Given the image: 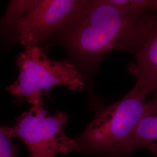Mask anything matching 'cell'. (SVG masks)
<instances>
[{
  "instance_id": "4",
  "label": "cell",
  "mask_w": 157,
  "mask_h": 157,
  "mask_svg": "<svg viewBox=\"0 0 157 157\" xmlns=\"http://www.w3.org/2000/svg\"><path fill=\"white\" fill-rule=\"evenodd\" d=\"M67 121V113L57 111L51 115L41 103L32 106L16 118L13 126H2V130L8 138L22 141L28 157H56L78 151L74 138L65 133Z\"/></svg>"
},
{
  "instance_id": "1",
  "label": "cell",
  "mask_w": 157,
  "mask_h": 157,
  "mask_svg": "<svg viewBox=\"0 0 157 157\" xmlns=\"http://www.w3.org/2000/svg\"><path fill=\"white\" fill-rule=\"evenodd\" d=\"M157 26V17L149 11H130L109 0H86L52 37L46 50L61 47L77 69H93L113 50L134 54Z\"/></svg>"
},
{
  "instance_id": "8",
  "label": "cell",
  "mask_w": 157,
  "mask_h": 157,
  "mask_svg": "<svg viewBox=\"0 0 157 157\" xmlns=\"http://www.w3.org/2000/svg\"><path fill=\"white\" fill-rule=\"evenodd\" d=\"M34 0H12L8 1L4 15L0 20V58L19 43L17 25L32 6Z\"/></svg>"
},
{
  "instance_id": "9",
  "label": "cell",
  "mask_w": 157,
  "mask_h": 157,
  "mask_svg": "<svg viewBox=\"0 0 157 157\" xmlns=\"http://www.w3.org/2000/svg\"><path fill=\"white\" fill-rule=\"evenodd\" d=\"M112 4L135 12L157 10L156 0H109Z\"/></svg>"
},
{
  "instance_id": "6",
  "label": "cell",
  "mask_w": 157,
  "mask_h": 157,
  "mask_svg": "<svg viewBox=\"0 0 157 157\" xmlns=\"http://www.w3.org/2000/svg\"><path fill=\"white\" fill-rule=\"evenodd\" d=\"M128 67L136 79L135 86L148 95L157 92V26L133 54Z\"/></svg>"
},
{
  "instance_id": "5",
  "label": "cell",
  "mask_w": 157,
  "mask_h": 157,
  "mask_svg": "<svg viewBox=\"0 0 157 157\" xmlns=\"http://www.w3.org/2000/svg\"><path fill=\"white\" fill-rule=\"evenodd\" d=\"M86 0H35L17 25L19 43L46 51L52 37Z\"/></svg>"
},
{
  "instance_id": "3",
  "label": "cell",
  "mask_w": 157,
  "mask_h": 157,
  "mask_svg": "<svg viewBox=\"0 0 157 157\" xmlns=\"http://www.w3.org/2000/svg\"><path fill=\"white\" fill-rule=\"evenodd\" d=\"M18 75L6 88L15 104L23 101L32 106L43 103L42 97L56 86L83 91L84 80L78 69L68 59L55 61L39 47H24L17 56Z\"/></svg>"
},
{
  "instance_id": "10",
  "label": "cell",
  "mask_w": 157,
  "mask_h": 157,
  "mask_svg": "<svg viewBox=\"0 0 157 157\" xmlns=\"http://www.w3.org/2000/svg\"><path fill=\"white\" fill-rule=\"evenodd\" d=\"M19 147L6 136L0 125V157H17Z\"/></svg>"
},
{
  "instance_id": "2",
  "label": "cell",
  "mask_w": 157,
  "mask_h": 157,
  "mask_svg": "<svg viewBox=\"0 0 157 157\" xmlns=\"http://www.w3.org/2000/svg\"><path fill=\"white\" fill-rule=\"evenodd\" d=\"M148 95L135 86L122 99L99 107L92 121L74 138L78 151L104 157H128L131 139L143 114Z\"/></svg>"
},
{
  "instance_id": "11",
  "label": "cell",
  "mask_w": 157,
  "mask_h": 157,
  "mask_svg": "<svg viewBox=\"0 0 157 157\" xmlns=\"http://www.w3.org/2000/svg\"><path fill=\"white\" fill-rule=\"evenodd\" d=\"M156 8H157V0H156Z\"/></svg>"
},
{
  "instance_id": "7",
  "label": "cell",
  "mask_w": 157,
  "mask_h": 157,
  "mask_svg": "<svg viewBox=\"0 0 157 157\" xmlns=\"http://www.w3.org/2000/svg\"><path fill=\"white\" fill-rule=\"evenodd\" d=\"M147 101L140 120L132 137L130 154L139 148L149 151L157 157V92Z\"/></svg>"
}]
</instances>
